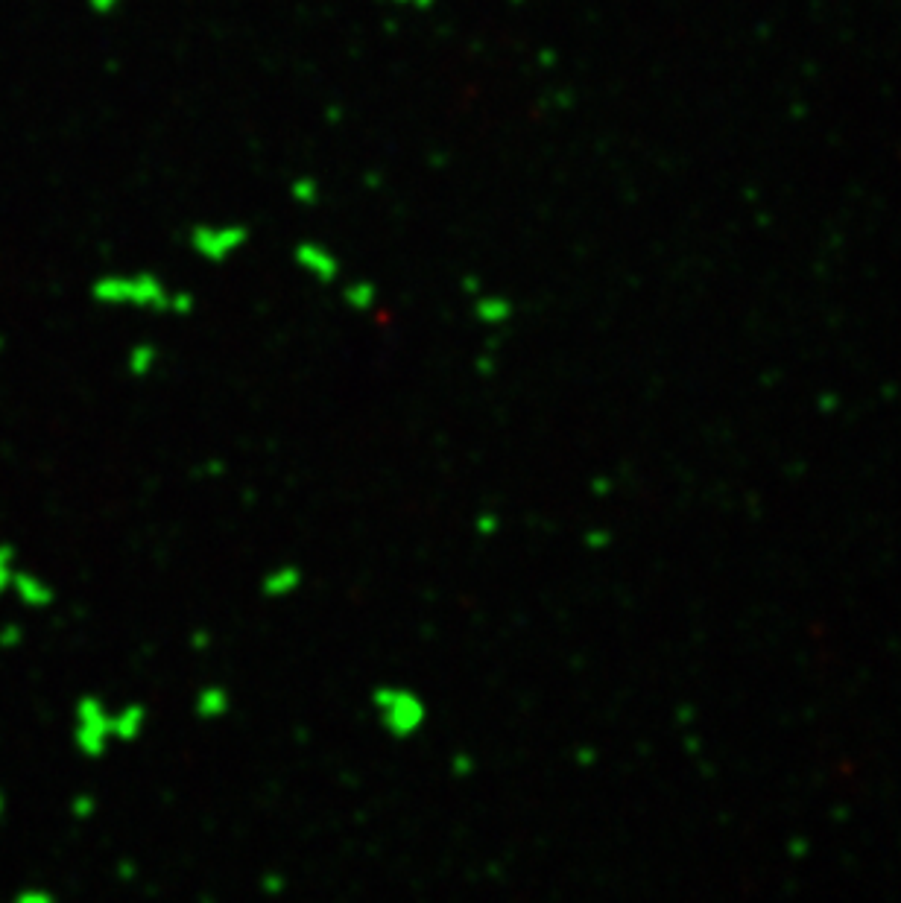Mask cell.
Returning <instances> with one entry per match:
<instances>
[{"label":"cell","instance_id":"cell-8","mask_svg":"<svg viewBox=\"0 0 901 903\" xmlns=\"http://www.w3.org/2000/svg\"><path fill=\"white\" fill-rule=\"evenodd\" d=\"M302 579L305 576H302V570L296 565H278L264 573L261 594L270 597V600H287V597H293L302 588Z\"/></svg>","mask_w":901,"mask_h":903},{"label":"cell","instance_id":"cell-20","mask_svg":"<svg viewBox=\"0 0 901 903\" xmlns=\"http://www.w3.org/2000/svg\"><path fill=\"white\" fill-rule=\"evenodd\" d=\"M191 646H194L196 652H205V649H208V646H211V643H214V635H211V632H208V629H194V632H191Z\"/></svg>","mask_w":901,"mask_h":903},{"label":"cell","instance_id":"cell-1","mask_svg":"<svg viewBox=\"0 0 901 903\" xmlns=\"http://www.w3.org/2000/svg\"><path fill=\"white\" fill-rule=\"evenodd\" d=\"M91 299L106 307H138L167 313L170 290L156 272H132V275H100L91 284Z\"/></svg>","mask_w":901,"mask_h":903},{"label":"cell","instance_id":"cell-7","mask_svg":"<svg viewBox=\"0 0 901 903\" xmlns=\"http://www.w3.org/2000/svg\"><path fill=\"white\" fill-rule=\"evenodd\" d=\"M194 711L202 722H217L232 714V693L223 684H205L196 693Z\"/></svg>","mask_w":901,"mask_h":903},{"label":"cell","instance_id":"cell-6","mask_svg":"<svg viewBox=\"0 0 901 903\" xmlns=\"http://www.w3.org/2000/svg\"><path fill=\"white\" fill-rule=\"evenodd\" d=\"M150 722V711L141 702H126L123 708L112 711V740L120 743H135Z\"/></svg>","mask_w":901,"mask_h":903},{"label":"cell","instance_id":"cell-19","mask_svg":"<svg viewBox=\"0 0 901 903\" xmlns=\"http://www.w3.org/2000/svg\"><path fill=\"white\" fill-rule=\"evenodd\" d=\"M94 15H112L123 0H85Z\"/></svg>","mask_w":901,"mask_h":903},{"label":"cell","instance_id":"cell-21","mask_svg":"<svg viewBox=\"0 0 901 903\" xmlns=\"http://www.w3.org/2000/svg\"><path fill=\"white\" fill-rule=\"evenodd\" d=\"M495 369H498V366H495V357H489V354L477 357V363H474V372H477V375H483V377L495 375Z\"/></svg>","mask_w":901,"mask_h":903},{"label":"cell","instance_id":"cell-3","mask_svg":"<svg viewBox=\"0 0 901 903\" xmlns=\"http://www.w3.org/2000/svg\"><path fill=\"white\" fill-rule=\"evenodd\" d=\"M249 226L243 223H199L188 234V246L196 258L208 264H226L249 243Z\"/></svg>","mask_w":901,"mask_h":903},{"label":"cell","instance_id":"cell-18","mask_svg":"<svg viewBox=\"0 0 901 903\" xmlns=\"http://www.w3.org/2000/svg\"><path fill=\"white\" fill-rule=\"evenodd\" d=\"M94 810H97V798H91V795H79L74 801V816H79V819L94 816Z\"/></svg>","mask_w":901,"mask_h":903},{"label":"cell","instance_id":"cell-9","mask_svg":"<svg viewBox=\"0 0 901 903\" xmlns=\"http://www.w3.org/2000/svg\"><path fill=\"white\" fill-rule=\"evenodd\" d=\"M512 313H515V304L507 296H498V293H477L474 296V316L486 328L507 325L512 319Z\"/></svg>","mask_w":901,"mask_h":903},{"label":"cell","instance_id":"cell-11","mask_svg":"<svg viewBox=\"0 0 901 903\" xmlns=\"http://www.w3.org/2000/svg\"><path fill=\"white\" fill-rule=\"evenodd\" d=\"M343 301H346L352 310H357V313H369V310H375V304H378V287H375L372 281H366V278H357L352 284H346Z\"/></svg>","mask_w":901,"mask_h":903},{"label":"cell","instance_id":"cell-2","mask_svg":"<svg viewBox=\"0 0 901 903\" xmlns=\"http://www.w3.org/2000/svg\"><path fill=\"white\" fill-rule=\"evenodd\" d=\"M372 708L378 711L381 728L392 740H410L428 722L425 699L416 690L401 687V684H378L372 690Z\"/></svg>","mask_w":901,"mask_h":903},{"label":"cell","instance_id":"cell-4","mask_svg":"<svg viewBox=\"0 0 901 903\" xmlns=\"http://www.w3.org/2000/svg\"><path fill=\"white\" fill-rule=\"evenodd\" d=\"M77 749L85 757H103L112 743V711L97 696H82L77 705Z\"/></svg>","mask_w":901,"mask_h":903},{"label":"cell","instance_id":"cell-16","mask_svg":"<svg viewBox=\"0 0 901 903\" xmlns=\"http://www.w3.org/2000/svg\"><path fill=\"white\" fill-rule=\"evenodd\" d=\"M258 889L264 892V895H284V889H287V877L284 874H278V871H270V874H261V880H258Z\"/></svg>","mask_w":901,"mask_h":903},{"label":"cell","instance_id":"cell-13","mask_svg":"<svg viewBox=\"0 0 901 903\" xmlns=\"http://www.w3.org/2000/svg\"><path fill=\"white\" fill-rule=\"evenodd\" d=\"M21 597H24V602H30V605H47V602L53 600L50 588L41 585L39 579H33V576L21 579Z\"/></svg>","mask_w":901,"mask_h":903},{"label":"cell","instance_id":"cell-15","mask_svg":"<svg viewBox=\"0 0 901 903\" xmlns=\"http://www.w3.org/2000/svg\"><path fill=\"white\" fill-rule=\"evenodd\" d=\"M448 769H451V775H454V778H460V781H463V778H471V775H474V769H477V760H474L469 752H457L454 757H451Z\"/></svg>","mask_w":901,"mask_h":903},{"label":"cell","instance_id":"cell-10","mask_svg":"<svg viewBox=\"0 0 901 903\" xmlns=\"http://www.w3.org/2000/svg\"><path fill=\"white\" fill-rule=\"evenodd\" d=\"M158 366V348L153 342H135L126 354V372L132 377H150Z\"/></svg>","mask_w":901,"mask_h":903},{"label":"cell","instance_id":"cell-17","mask_svg":"<svg viewBox=\"0 0 901 903\" xmlns=\"http://www.w3.org/2000/svg\"><path fill=\"white\" fill-rule=\"evenodd\" d=\"M474 529H477L480 538H492V535L501 529V518H498L495 512H480V515L474 518Z\"/></svg>","mask_w":901,"mask_h":903},{"label":"cell","instance_id":"cell-5","mask_svg":"<svg viewBox=\"0 0 901 903\" xmlns=\"http://www.w3.org/2000/svg\"><path fill=\"white\" fill-rule=\"evenodd\" d=\"M293 261H296V266H299L305 275H311V278L319 281V284H334V281L340 278V258H337L328 246H322V243H316V240H302V243H296Z\"/></svg>","mask_w":901,"mask_h":903},{"label":"cell","instance_id":"cell-22","mask_svg":"<svg viewBox=\"0 0 901 903\" xmlns=\"http://www.w3.org/2000/svg\"><path fill=\"white\" fill-rule=\"evenodd\" d=\"M463 293H466V296H477V293H483V290H480V281H477L474 275H466V278H463Z\"/></svg>","mask_w":901,"mask_h":903},{"label":"cell","instance_id":"cell-23","mask_svg":"<svg viewBox=\"0 0 901 903\" xmlns=\"http://www.w3.org/2000/svg\"><path fill=\"white\" fill-rule=\"evenodd\" d=\"M433 3H436V0H410L413 9H431Z\"/></svg>","mask_w":901,"mask_h":903},{"label":"cell","instance_id":"cell-25","mask_svg":"<svg viewBox=\"0 0 901 903\" xmlns=\"http://www.w3.org/2000/svg\"><path fill=\"white\" fill-rule=\"evenodd\" d=\"M395 3H404V6H410V0H395Z\"/></svg>","mask_w":901,"mask_h":903},{"label":"cell","instance_id":"cell-24","mask_svg":"<svg viewBox=\"0 0 901 903\" xmlns=\"http://www.w3.org/2000/svg\"><path fill=\"white\" fill-rule=\"evenodd\" d=\"M118 874H123L126 880H132V874H135V871H132V866H123V868H118Z\"/></svg>","mask_w":901,"mask_h":903},{"label":"cell","instance_id":"cell-14","mask_svg":"<svg viewBox=\"0 0 901 903\" xmlns=\"http://www.w3.org/2000/svg\"><path fill=\"white\" fill-rule=\"evenodd\" d=\"M196 307V299L194 293H188V290H170V301H167V313H176V316H191Z\"/></svg>","mask_w":901,"mask_h":903},{"label":"cell","instance_id":"cell-12","mask_svg":"<svg viewBox=\"0 0 901 903\" xmlns=\"http://www.w3.org/2000/svg\"><path fill=\"white\" fill-rule=\"evenodd\" d=\"M290 196H293L296 205L314 208L316 202H319V196H322V188H319V182H316L314 176H299V179L290 182Z\"/></svg>","mask_w":901,"mask_h":903}]
</instances>
